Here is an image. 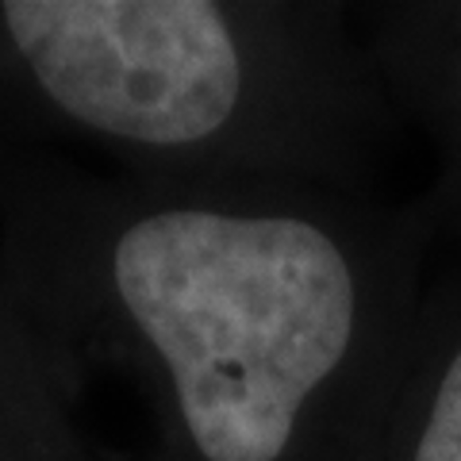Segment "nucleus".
<instances>
[{
	"mask_svg": "<svg viewBox=\"0 0 461 461\" xmlns=\"http://www.w3.org/2000/svg\"><path fill=\"white\" fill-rule=\"evenodd\" d=\"M0 20L42 93L93 131L185 147L239 104V47L204 0H8Z\"/></svg>",
	"mask_w": 461,
	"mask_h": 461,
	"instance_id": "obj_2",
	"label": "nucleus"
},
{
	"mask_svg": "<svg viewBox=\"0 0 461 461\" xmlns=\"http://www.w3.org/2000/svg\"><path fill=\"white\" fill-rule=\"evenodd\" d=\"M415 461H461V350L454 354L450 369L430 403L427 427L415 446Z\"/></svg>",
	"mask_w": 461,
	"mask_h": 461,
	"instance_id": "obj_3",
	"label": "nucleus"
},
{
	"mask_svg": "<svg viewBox=\"0 0 461 461\" xmlns=\"http://www.w3.org/2000/svg\"><path fill=\"white\" fill-rule=\"evenodd\" d=\"M112 277L208 461H277L354 339V273L304 220L154 212L115 242Z\"/></svg>",
	"mask_w": 461,
	"mask_h": 461,
	"instance_id": "obj_1",
	"label": "nucleus"
}]
</instances>
